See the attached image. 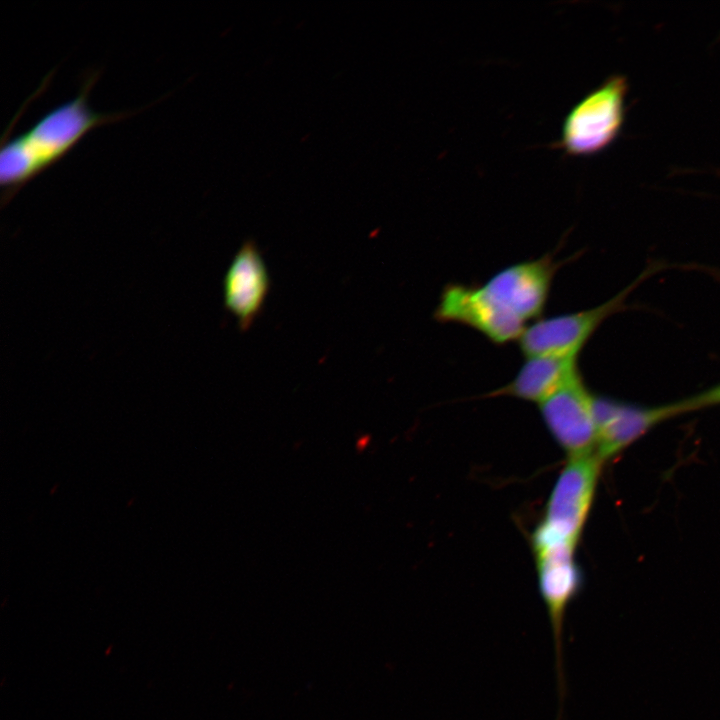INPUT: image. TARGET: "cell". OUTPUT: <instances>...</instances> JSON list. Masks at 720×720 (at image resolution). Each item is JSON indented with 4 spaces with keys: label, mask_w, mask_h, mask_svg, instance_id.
Here are the masks:
<instances>
[{
    "label": "cell",
    "mask_w": 720,
    "mask_h": 720,
    "mask_svg": "<svg viewBox=\"0 0 720 720\" xmlns=\"http://www.w3.org/2000/svg\"><path fill=\"white\" fill-rule=\"evenodd\" d=\"M99 77L92 72L77 95L44 115L24 132L3 135L0 150L2 206L29 182L62 160L90 131L134 113H102L89 105V94Z\"/></svg>",
    "instance_id": "1"
},
{
    "label": "cell",
    "mask_w": 720,
    "mask_h": 720,
    "mask_svg": "<svg viewBox=\"0 0 720 720\" xmlns=\"http://www.w3.org/2000/svg\"><path fill=\"white\" fill-rule=\"evenodd\" d=\"M627 92L626 77L612 75L585 95L565 117L559 147L572 156H591L607 148L622 129Z\"/></svg>",
    "instance_id": "2"
},
{
    "label": "cell",
    "mask_w": 720,
    "mask_h": 720,
    "mask_svg": "<svg viewBox=\"0 0 720 720\" xmlns=\"http://www.w3.org/2000/svg\"><path fill=\"white\" fill-rule=\"evenodd\" d=\"M538 588L550 620L559 698L565 691L563 628L569 604L579 593L582 574L575 561L576 545L560 540L532 537Z\"/></svg>",
    "instance_id": "3"
},
{
    "label": "cell",
    "mask_w": 720,
    "mask_h": 720,
    "mask_svg": "<svg viewBox=\"0 0 720 720\" xmlns=\"http://www.w3.org/2000/svg\"><path fill=\"white\" fill-rule=\"evenodd\" d=\"M603 462L595 452L569 457L547 501L536 531L577 546L592 507Z\"/></svg>",
    "instance_id": "4"
},
{
    "label": "cell",
    "mask_w": 720,
    "mask_h": 720,
    "mask_svg": "<svg viewBox=\"0 0 720 720\" xmlns=\"http://www.w3.org/2000/svg\"><path fill=\"white\" fill-rule=\"evenodd\" d=\"M567 262L553 254L512 264L480 285L493 307L522 324L539 319L557 271Z\"/></svg>",
    "instance_id": "5"
},
{
    "label": "cell",
    "mask_w": 720,
    "mask_h": 720,
    "mask_svg": "<svg viewBox=\"0 0 720 720\" xmlns=\"http://www.w3.org/2000/svg\"><path fill=\"white\" fill-rule=\"evenodd\" d=\"M637 282L607 302L593 308L537 319L526 327L519 338L521 351L526 357L541 355L578 357L600 325L623 308L627 295Z\"/></svg>",
    "instance_id": "6"
},
{
    "label": "cell",
    "mask_w": 720,
    "mask_h": 720,
    "mask_svg": "<svg viewBox=\"0 0 720 720\" xmlns=\"http://www.w3.org/2000/svg\"><path fill=\"white\" fill-rule=\"evenodd\" d=\"M694 410L689 399L656 407H640L594 395L595 454L613 458L656 425Z\"/></svg>",
    "instance_id": "7"
},
{
    "label": "cell",
    "mask_w": 720,
    "mask_h": 720,
    "mask_svg": "<svg viewBox=\"0 0 720 720\" xmlns=\"http://www.w3.org/2000/svg\"><path fill=\"white\" fill-rule=\"evenodd\" d=\"M539 410L547 429L569 457L594 452V395L581 373L539 403Z\"/></svg>",
    "instance_id": "8"
},
{
    "label": "cell",
    "mask_w": 720,
    "mask_h": 720,
    "mask_svg": "<svg viewBox=\"0 0 720 720\" xmlns=\"http://www.w3.org/2000/svg\"><path fill=\"white\" fill-rule=\"evenodd\" d=\"M434 318L470 327L490 342L504 345L519 340L527 326L498 312L480 285L450 283L441 292Z\"/></svg>",
    "instance_id": "9"
},
{
    "label": "cell",
    "mask_w": 720,
    "mask_h": 720,
    "mask_svg": "<svg viewBox=\"0 0 720 720\" xmlns=\"http://www.w3.org/2000/svg\"><path fill=\"white\" fill-rule=\"evenodd\" d=\"M270 280L260 251L252 241L245 242L226 271L224 304L237 319L242 331L250 328L261 313Z\"/></svg>",
    "instance_id": "10"
},
{
    "label": "cell",
    "mask_w": 720,
    "mask_h": 720,
    "mask_svg": "<svg viewBox=\"0 0 720 720\" xmlns=\"http://www.w3.org/2000/svg\"><path fill=\"white\" fill-rule=\"evenodd\" d=\"M579 373L576 356H531L510 382L485 396H509L539 404Z\"/></svg>",
    "instance_id": "11"
},
{
    "label": "cell",
    "mask_w": 720,
    "mask_h": 720,
    "mask_svg": "<svg viewBox=\"0 0 720 720\" xmlns=\"http://www.w3.org/2000/svg\"><path fill=\"white\" fill-rule=\"evenodd\" d=\"M695 410L720 404V384L691 398Z\"/></svg>",
    "instance_id": "12"
}]
</instances>
